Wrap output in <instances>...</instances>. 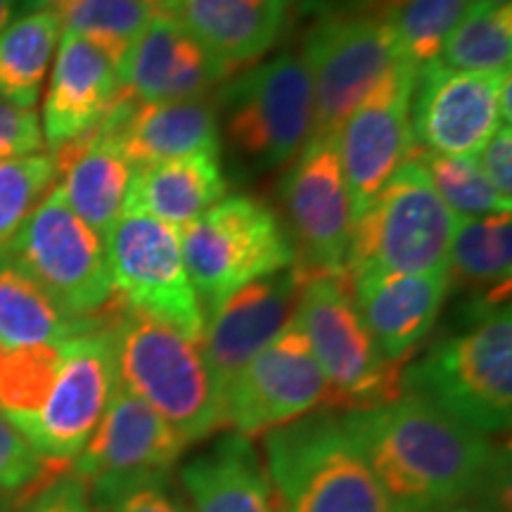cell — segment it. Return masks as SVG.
<instances>
[{"mask_svg": "<svg viewBox=\"0 0 512 512\" xmlns=\"http://www.w3.org/2000/svg\"><path fill=\"white\" fill-rule=\"evenodd\" d=\"M185 448V439L169 422L117 382L72 472L86 484L93 510L107 512L133 486L169 475Z\"/></svg>", "mask_w": 512, "mask_h": 512, "instance_id": "cell-11", "label": "cell"}, {"mask_svg": "<svg viewBox=\"0 0 512 512\" xmlns=\"http://www.w3.org/2000/svg\"><path fill=\"white\" fill-rule=\"evenodd\" d=\"M27 512H95L86 484L74 472L55 477L29 498Z\"/></svg>", "mask_w": 512, "mask_h": 512, "instance_id": "cell-39", "label": "cell"}, {"mask_svg": "<svg viewBox=\"0 0 512 512\" xmlns=\"http://www.w3.org/2000/svg\"><path fill=\"white\" fill-rule=\"evenodd\" d=\"M437 60L458 72H510L512 10L472 3L448 34Z\"/></svg>", "mask_w": 512, "mask_h": 512, "instance_id": "cell-33", "label": "cell"}, {"mask_svg": "<svg viewBox=\"0 0 512 512\" xmlns=\"http://www.w3.org/2000/svg\"><path fill=\"white\" fill-rule=\"evenodd\" d=\"M266 475L283 512H403L337 411L266 432Z\"/></svg>", "mask_w": 512, "mask_h": 512, "instance_id": "cell-4", "label": "cell"}, {"mask_svg": "<svg viewBox=\"0 0 512 512\" xmlns=\"http://www.w3.org/2000/svg\"><path fill=\"white\" fill-rule=\"evenodd\" d=\"M100 323V313L88 320L67 316L0 247V344L27 347L64 342Z\"/></svg>", "mask_w": 512, "mask_h": 512, "instance_id": "cell-27", "label": "cell"}, {"mask_svg": "<svg viewBox=\"0 0 512 512\" xmlns=\"http://www.w3.org/2000/svg\"><path fill=\"white\" fill-rule=\"evenodd\" d=\"M472 3L489 5V8H505V5H510V0H472Z\"/></svg>", "mask_w": 512, "mask_h": 512, "instance_id": "cell-47", "label": "cell"}, {"mask_svg": "<svg viewBox=\"0 0 512 512\" xmlns=\"http://www.w3.org/2000/svg\"><path fill=\"white\" fill-rule=\"evenodd\" d=\"M408 162H415L425 171L441 202L458 219L510 214L512 202L489 183L475 157L434 155V152H425L418 145H413Z\"/></svg>", "mask_w": 512, "mask_h": 512, "instance_id": "cell-34", "label": "cell"}, {"mask_svg": "<svg viewBox=\"0 0 512 512\" xmlns=\"http://www.w3.org/2000/svg\"><path fill=\"white\" fill-rule=\"evenodd\" d=\"M102 316V313H100ZM117 389V363L105 325L64 339L55 384L22 437L46 463L74 460L91 439Z\"/></svg>", "mask_w": 512, "mask_h": 512, "instance_id": "cell-15", "label": "cell"}, {"mask_svg": "<svg viewBox=\"0 0 512 512\" xmlns=\"http://www.w3.org/2000/svg\"><path fill=\"white\" fill-rule=\"evenodd\" d=\"M294 320L323 370L328 411H363L401 394V366L387 361L377 349L358 316L347 275H311L304 283Z\"/></svg>", "mask_w": 512, "mask_h": 512, "instance_id": "cell-6", "label": "cell"}, {"mask_svg": "<svg viewBox=\"0 0 512 512\" xmlns=\"http://www.w3.org/2000/svg\"><path fill=\"white\" fill-rule=\"evenodd\" d=\"M418 67L399 60L363 95L337 131L339 162L354 219L411 159V98Z\"/></svg>", "mask_w": 512, "mask_h": 512, "instance_id": "cell-16", "label": "cell"}, {"mask_svg": "<svg viewBox=\"0 0 512 512\" xmlns=\"http://www.w3.org/2000/svg\"><path fill=\"white\" fill-rule=\"evenodd\" d=\"M380 0H318L323 15H361L370 12Z\"/></svg>", "mask_w": 512, "mask_h": 512, "instance_id": "cell-42", "label": "cell"}, {"mask_svg": "<svg viewBox=\"0 0 512 512\" xmlns=\"http://www.w3.org/2000/svg\"><path fill=\"white\" fill-rule=\"evenodd\" d=\"M62 31L55 10H34L0 34V100L19 110H34Z\"/></svg>", "mask_w": 512, "mask_h": 512, "instance_id": "cell-29", "label": "cell"}, {"mask_svg": "<svg viewBox=\"0 0 512 512\" xmlns=\"http://www.w3.org/2000/svg\"><path fill=\"white\" fill-rule=\"evenodd\" d=\"M510 72H458L439 60L418 67L411 131L420 150L477 157L503 124L501 91Z\"/></svg>", "mask_w": 512, "mask_h": 512, "instance_id": "cell-17", "label": "cell"}, {"mask_svg": "<svg viewBox=\"0 0 512 512\" xmlns=\"http://www.w3.org/2000/svg\"><path fill=\"white\" fill-rule=\"evenodd\" d=\"M339 415L403 512L508 491V453L420 396Z\"/></svg>", "mask_w": 512, "mask_h": 512, "instance_id": "cell-1", "label": "cell"}, {"mask_svg": "<svg viewBox=\"0 0 512 512\" xmlns=\"http://www.w3.org/2000/svg\"><path fill=\"white\" fill-rule=\"evenodd\" d=\"M3 249L67 316L95 318L114 299L107 242L69 209L57 185Z\"/></svg>", "mask_w": 512, "mask_h": 512, "instance_id": "cell-9", "label": "cell"}, {"mask_svg": "<svg viewBox=\"0 0 512 512\" xmlns=\"http://www.w3.org/2000/svg\"><path fill=\"white\" fill-rule=\"evenodd\" d=\"M102 325L112 339L117 382L169 422L185 444L221 430L223 399L200 342L117 297L102 309Z\"/></svg>", "mask_w": 512, "mask_h": 512, "instance_id": "cell-2", "label": "cell"}, {"mask_svg": "<svg viewBox=\"0 0 512 512\" xmlns=\"http://www.w3.org/2000/svg\"><path fill=\"white\" fill-rule=\"evenodd\" d=\"M190 512H275V494L252 439L223 434L209 451L183 465Z\"/></svg>", "mask_w": 512, "mask_h": 512, "instance_id": "cell-25", "label": "cell"}, {"mask_svg": "<svg viewBox=\"0 0 512 512\" xmlns=\"http://www.w3.org/2000/svg\"><path fill=\"white\" fill-rule=\"evenodd\" d=\"M456 228L458 216L441 202L425 171L406 162L354 219L344 275L448 273Z\"/></svg>", "mask_w": 512, "mask_h": 512, "instance_id": "cell-5", "label": "cell"}, {"mask_svg": "<svg viewBox=\"0 0 512 512\" xmlns=\"http://www.w3.org/2000/svg\"><path fill=\"white\" fill-rule=\"evenodd\" d=\"M55 183L57 166L53 155L36 152L0 162V247L8 245Z\"/></svg>", "mask_w": 512, "mask_h": 512, "instance_id": "cell-35", "label": "cell"}, {"mask_svg": "<svg viewBox=\"0 0 512 512\" xmlns=\"http://www.w3.org/2000/svg\"><path fill=\"white\" fill-rule=\"evenodd\" d=\"M503 496L508 498V491H491V494L460 498V501L434 505V508L420 512H508V505L503 503Z\"/></svg>", "mask_w": 512, "mask_h": 512, "instance_id": "cell-41", "label": "cell"}, {"mask_svg": "<svg viewBox=\"0 0 512 512\" xmlns=\"http://www.w3.org/2000/svg\"><path fill=\"white\" fill-rule=\"evenodd\" d=\"M228 181L219 155H188L136 169L128 183L124 214H140L183 228L223 200Z\"/></svg>", "mask_w": 512, "mask_h": 512, "instance_id": "cell-26", "label": "cell"}, {"mask_svg": "<svg viewBox=\"0 0 512 512\" xmlns=\"http://www.w3.org/2000/svg\"><path fill=\"white\" fill-rule=\"evenodd\" d=\"M448 283L479 292L489 304L510 302L512 219L510 214L458 219L448 256Z\"/></svg>", "mask_w": 512, "mask_h": 512, "instance_id": "cell-28", "label": "cell"}, {"mask_svg": "<svg viewBox=\"0 0 512 512\" xmlns=\"http://www.w3.org/2000/svg\"><path fill=\"white\" fill-rule=\"evenodd\" d=\"M27 10H31L29 0H0V34Z\"/></svg>", "mask_w": 512, "mask_h": 512, "instance_id": "cell-43", "label": "cell"}, {"mask_svg": "<svg viewBox=\"0 0 512 512\" xmlns=\"http://www.w3.org/2000/svg\"><path fill=\"white\" fill-rule=\"evenodd\" d=\"M401 394L425 399L482 434L505 432L512 420L510 302L477 299L465 325L441 337L401 370Z\"/></svg>", "mask_w": 512, "mask_h": 512, "instance_id": "cell-3", "label": "cell"}, {"mask_svg": "<svg viewBox=\"0 0 512 512\" xmlns=\"http://www.w3.org/2000/svg\"><path fill=\"white\" fill-rule=\"evenodd\" d=\"M479 169L503 197L512 195V128L501 126L475 157Z\"/></svg>", "mask_w": 512, "mask_h": 512, "instance_id": "cell-40", "label": "cell"}, {"mask_svg": "<svg viewBox=\"0 0 512 512\" xmlns=\"http://www.w3.org/2000/svg\"><path fill=\"white\" fill-rule=\"evenodd\" d=\"M328 384L297 320L285 325L223 392V427L256 437L325 406Z\"/></svg>", "mask_w": 512, "mask_h": 512, "instance_id": "cell-14", "label": "cell"}, {"mask_svg": "<svg viewBox=\"0 0 512 512\" xmlns=\"http://www.w3.org/2000/svg\"><path fill=\"white\" fill-rule=\"evenodd\" d=\"M57 188L64 202L83 223L107 240L124 214V202L133 169L117 143L98 126L86 136L55 150Z\"/></svg>", "mask_w": 512, "mask_h": 512, "instance_id": "cell-24", "label": "cell"}, {"mask_svg": "<svg viewBox=\"0 0 512 512\" xmlns=\"http://www.w3.org/2000/svg\"><path fill=\"white\" fill-rule=\"evenodd\" d=\"M46 465L22 432L0 415V494L34 486Z\"/></svg>", "mask_w": 512, "mask_h": 512, "instance_id": "cell-36", "label": "cell"}, {"mask_svg": "<svg viewBox=\"0 0 512 512\" xmlns=\"http://www.w3.org/2000/svg\"><path fill=\"white\" fill-rule=\"evenodd\" d=\"M29 501H0V512H27Z\"/></svg>", "mask_w": 512, "mask_h": 512, "instance_id": "cell-46", "label": "cell"}, {"mask_svg": "<svg viewBox=\"0 0 512 512\" xmlns=\"http://www.w3.org/2000/svg\"><path fill=\"white\" fill-rule=\"evenodd\" d=\"M64 342L0 344V415L22 430L36 418L60 370Z\"/></svg>", "mask_w": 512, "mask_h": 512, "instance_id": "cell-32", "label": "cell"}, {"mask_svg": "<svg viewBox=\"0 0 512 512\" xmlns=\"http://www.w3.org/2000/svg\"><path fill=\"white\" fill-rule=\"evenodd\" d=\"M299 57L311 79V136H335L363 95L403 60L389 29L373 12L323 15Z\"/></svg>", "mask_w": 512, "mask_h": 512, "instance_id": "cell-12", "label": "cell"}, {"mask_svg": "<svg viewBox=\"0 0 512 512\" xmlns=\"http://www.w3.org/2000/svg\"><path fill=\"white\" fill-rule=\"evenodd\" d=\"M159 12L162 0H69L57 15L64 31L86 38L119 69L128 48Z\"/></svg>", "mask_w": 512, "mask_h": 512, "instance_id": "cell-31", "label": "cell"}, {"mask_svg": "<svg viewBox=\"0 0 512 512\" xmlns=\"http://www.w3.org/2000/svg\"><path fill=\"white\" fill-rule=\"evenodd\" d=\"M306 280L292 264L240 287L207 311L200 344L221 399L240 370L292 323Z\"/></svg>", "mask_w": 512, "mask_h": 512, "instance_id": "cell-18", "label": "cell"}, {"mask_svg": "<svg viewBox=\"0 0 512 512\" xmlns=\"http://www.w3.org/2000/svg\"><path fill=\"white\" fill-rule=\"evenodd\" d=\"M162 10L230 72L261 60L278 43L290 12L271 0H162Z\"/></svg>", "mask_w": 512, "mask_h": 512, "instance_id": "cell-23", "label": "cell"}, {"mask_svg": "<svg viewBox=\"0 0 512 512\" xmlns=\"http://www.w3.org/2000/svg\"><path fill=\"white\" fill-rule=\"evenodd\" d=\"M448 287V273H380L351 280V297L382 356L401 366L432 332Z\"/></svg>", "mask_w": 512, "mask_h": 512, "instance_id": "cell-22", "label": "cell"}, {"mask_svg": "<svg viewBox=\"0 0 512 512\" xmlns=\"http://www.w3.org/2000/svg\"><path fill=\"white\" fill-rule=\"evenodd\" d=\"M294 266L306 278L344 273L354 207L335 136H309L280 183Z\"/></svg>", "mask_w": 512, "mask_h": 512, "instance_id": "cell-13", "label": "cell"}, {"mask_svg": "<svg viewBox=\"0 0 512 512\" xmlns=\"http://www.w3.org/2000/svg\"><path fill=\"white\" fill-rule=\"evenodd\" d=\"M133 171L188 155H219L221 128L207 95L171 102H133L119 95L100 124Z\"/></svg>", "mask_w": 512, "mask_h": 512, "instance_id": "cell-20", "label": "cell"}, {"mask_svg": "<svg viewBox=\"0 0 512 512\" xmlns=\"http://www.w3.org/2000/svg\"><path fill=\"white\" fill-rule=\"evenodd\" d=\"M117 67L86 38L62 31L43 100V143L53 150L98 128L117 105Z\"/></svg>", "mask_w": 512, "mask_h": 512, "instance_id": "cell-21", "label": "cell"}, {"mask_svg": "<svg viewBox=\"0 0 512 512\" xmlns=\"http://www.w3.org/2000/svg\"><path fill=\"white\" fill-rule=\"evenodd\" d=\"M41 147L43 131L36 112L0 100V162L36 155Z\"/></svg>", "mask_w": 512, "mask_h": 512, "instance_id": "cell-37", "label": "cell"}, {"mask_svg": "<svg viewBox=\"0 0 512 512\" xmlns=\"http://www.w3.org/2000/svg\"><path fill=\"white\" fill-rule=\"evenodd\" d=\"M69 0H29V5H31V12L34 10H60L62 5H67Z\"/></svg>", "mask_w": 512, "mask_h": 512, "instance_id": "cell-45", "label": "cell"}, {"mask_svg": "<svg viewBox=\"0 0 512 512\" xmlns=\"http://www.w3.org/2000/svg\"><path fill=\"white\" fill-rule=\"evenodd\" d=\"M105 242L114 297L200 342L204 309L185 271L178 230L150 216L121 214Z\"/></svg>", "mask_w": 512, "mask_h": 512, "instance_id": "cell-10", "label": "cell"}, {"mask_svg": "<svg viewBox=\"0 0 512 512\" xmlns=\"http://www.w3.org/2000/svg\"><path fill=\"white\" fill-rule=\"evenodd\" d=\"M271 3H280V5H285V8H290L294 0H271Z\"/></svg>", "mask_w": 512, "mask_h": 512, "instance_id": "cell-48", "label": "cell"}, {"mask_svg": "<svg viewBox=\"0 0 512 512\" xmlns=\"http://www.w3.org/2000/svg\"><path fill=\"white\" fill-rule=\"evenodd\" d=\"M510 93H512V81L508 79L503 83V91H501V117H503V124H508V126H510V117H512Z\"/></svg>", "mask_w": 512, "mask_h": 512, "instance_id": "cell-44", "label": "cell"}, {"mask_svg": "<svg viewBox=\"0 0 512 512\" xmlns=\"http://www.w3.org/2000/svg\"><path fill=\"white\" fill-rule=\"evenodd\" d=\"M178 240L190 283L207 309L294 264L287 228L271 207L249 195L223 197L183 226Z\"/></svg>", "mask_w": 512, "mask_h": 512, "instance_id": "cell-8", "label": "cell"}, {"mask_svg": "<svg viewBox=\"0 0 512 512\" xmlns=\"http://www.w3.org/2000/svg\"><path fill=\"white\" fill-rule=\"evenodd\" d=\"M117 74L128 100L171 102L200 98L219 86L230 69L162 10L128 48Z\"/></svg>", "mask_w": 512, "mask_h": 512, "instance_id": "cell-19", "label": "cell"}, {"mask_svg": "<svg viewBox=\"0 0 512 512\" xmlns=\"http://www.w3.org/2000/svg\"><path fill=\"white\" fill-rule=\"evenodd\" d=\"M223 136L235 162L266 174L297 157L313 126L311 79L302 57L283 53L256 64L221 88Z\"/></svg>", "mask_w": 512, "mask_h": 512, "instance_id": "cell-7", "label": "cell"}, {"mask_svg": "<svg viewBox=\"0 0 512 512\" xmlns=\"http://www.w3.org/2000/svg\"><path fill=\"white\" fill-rule=\"evenodd\" d=\"M107 512H188V508L169 475H162L128 489Z\"/></svg>", "mask_w": 512, "mask_h": 512, "instance_id": "cell-38", "label": "cell"}, {"mask_svg": "<svg viewBox=\"0 0 512 512\" xmlns=\"http://www.w3.org/2000/svg\"><path fill=\"white\" fill-rule=\"evenodd\" d=\"M470 5L472 0H380L370 12L389 29L403 60L422 67L437 60Z\"/></svg>", "mask_w": 512, "mask_h": 512, "instance_id": "cell-30", "label": "cell"}]
</instances>
